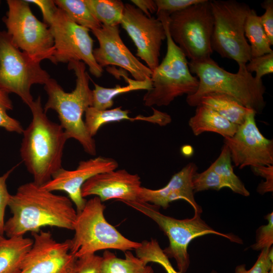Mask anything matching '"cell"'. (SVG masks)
I'll return each instance as SVG.
<instances>
[{
  "mask_svg": "<svg viewBox=\"0 0 273 273\" xmlns=\"http://www.w3.org/2000/svg\"><path fill=\"white\" fill-rule=\"evenodd\" d=\"M33 244L20 273H72L77 258L70 252V241L60 242L49 232L32 233Z\"/></svg>",
  "mask_w": 273,
  "mask_h": 273,
  "instance_id": "9a60e30c",
  "label": "cell"
},
{
  "mask_svg": "<svg viewBox=\"0 0 273 273\" xmlns=\"http://www.w3.org/2000/svg\"><path fill=\"white\" fill-rule=\"evenodd\" d=\"M68 68L73 70L76 76L74 89L66 92L55 79L51 78L44 85L48 99L43 109L46 113L49 110L55 111L68 139L77 140L86 153L95 155V141L88 133L82 118L86 109L93 104L90 78L85 64L81 61L69 62Z\"/></svg>",
  "mask_w": 273,
  "mask_h": 273,
  "instance_id": "277c9868",
  "label": "cell"
},
{
  "mask_svg": "<svg viewBox=\"0 0 273 273\" xmlns=\"http://www.w3.org/2000/svg\"><path fill=\"white\" fill-rule=\"evenodd\" d=\"M261 6L265 10V12L260 16V21L272 46L273 44V1L265 0L261 3Z\"/></svg>",
  "mask_w": 273,
  "mask_h": 273,
  "instance_id": "ab89813d",
  "label": "cell"
},
{
  "mask_svg": "<svg viewBox=\"0 0 273 273\" xmlns=\"http://www.w3.org/2000/svg\"><path fill=\"white\" fill-rule=\"evenodd\" d=\"M141 178L124 169L97 174L82 186L83 198L95 195L103 202L110 199L121 202L139 201ZM140 202V201H139Z\"/></svg>",
  "mask_w": 273,
  "mask_h": 273,
  "instance_id": "ac0fdd59",
  "label": "cell"
},
{
  "mask_svg": "<svg viewBox=\"0 0 273 273\" xmlns=\"http://www.w3.org/2000/svg\"><path fill=\"white\" fill-rule=\"evenodd\" d=\"M1 1H0V5H1Z\"/></svg>",
  "mask_w": 273,
  "mask_h": 273,
  "instance_id": "ee69618b",
  "label": "cell"
},
{
  "mask_svg": "<svg viewBox=\"0 0 273 273\" xmlns=\"http://www.w3.org/2000/svg\"><path fill=\"white\" fill-rule=\"evenodd\" d=\"M56 5L76 24L93 30L102 25L94 17L84 0H55Z\"/></svg>",
  "mask_w": 273,
  "mask_h": 273,
  "instance_id": "f1b7e54d",
  "label": "cell"
},
{
  "mask_svg": "<svg viewBox=\"0 0 273 273\" xmlns=\"http://www.w3.org/2000/svg\"><path fill=\"white\" fill-rule=\"evenodd\" d=\"M33 242V239L24 236L4 237L0 240V273H20Z\"/></svg>",
  "mask_w": 273,
  "mask_h": 273,
  "instance_id": "7402d4cb",
  "label": "cell"
},
{
  "mask_svg": "<svg viewBox=\"0 0 273 273\" xmlns=\"http://www.w3.org/2000/svg\"><path fill=\"white\" fill-rule=\"evenodd\" d=\"M253 172L265 178V181L261 183L257 188L260 194L273 191V165H261L251 167Z\"/></svg>",
  "mask_w": 273,
  "mask_h": 273,
  "instance_id": "74e56055",
  "label": "cell"
},
{
  "mask_svg": "<svg viewBox=\"0 0 273 273\" xmlns=\"http://www.w3.org/2000/svg\"><path fill=\"white\" fill-rule=\"evenodd\" d=\"M238 64L237 73L230 72L221 68L211 57L190 61L191 73L199 80L196 92L187 96L186 102L191 107H197L201 97L210 93L222 94L231 97L245 107L261 113L266 103L264 98L266 87L262 79H257L246 68V64Z\"/></svg>",
  "mask_w": 273,
  "mask_h": 273,
  "instance_id": "3957f363",
  "label": "cell"
},
{
  "mask_svg": "<svg viewBox=\"0 0 273 273\" xmlns=\"http://www.w3.org/2000/svg\"><path fill=\"white\" fill-rule=\"evenodd\" d=\"M33 59L18 48L6 31H0V90L14 93L29 106L34 101L33 84H45L51 78Z\"/></svg>",
  "mask_w": 273,
  "mask_h": 273,
  "instance_id": "30bf717a",
  "label": "cell"
},
{
  "mask_svg": "<svg viewBox=\"0 0 273 273\" xmlns=\"http://www.w3.org/2000/svg\"><path fill=\"white\" fill-rule=\"evenodd\" d=\"M268 223L258 228L256 231L255 243L250 247L255 251L270 248L273 244V212L265 215Z\"/></svg>",
  "mask_w": 273,
  "mask_h": 273,
  "instance_id": "e575fe53",
  "label": "cell"
},
{
  "mask_svg": "<svg viewBox=\"0 0 273 273\" xmlns=\"http://www.w3.org/2000/svg\"><path fill=\"white\" fill-rule=\"evenodd\" d=\"M194 193L208 190L219 191L227 185L223 179L209 167L201 173L194 174L193 180Z\"/></svg>",
  "mask_w": 273,
  "mask_h": 273,
  "instance_id": "4dcf8cb0",
  "label": "cell"
},
{
  "mask_svg": "<svg viewBox=\"0 0 273 273\" xmlns=\"http://www.w3.org/2000/svg\"><path fill=\"white\" fill-rule=\"evenodd\" d=\"M255 115L250 109L234 135L224 138L232 161L240 169L249 166L273 165V141L261 133L256 123Z\"/></svg>",
  "mask_w": 273,
  "mask_h": 273,
  "instance_id": "4fadbf2b",
  "label": "cell"
},
{
  "mask_svg": "<svg viewBox=\"0 0 273 273\" xmlns=\"http://www.w3.org/2000/svg\"><path fill=\"white\" fill-rule=\"evenodd\" d=\"M43 22L48 25L54 39L50 61L54 64L81 61L93 76L99 78L102 75L103 69L94 56V40L88 29L76 24L57 6Z\"/></svg>",
  "mask_w": 273,
  "mask_h": 273,
  "instance_id": "8fae6325",
  "label": "cell"
},
{
  "mask_svg": "<svg viewBox=\"0 0 273 273\" xmlns=\"http://www.w3.org/2000/svg\"><path fill=\"white\" fill-rule=\"evenodd\" d=\"M152 109L154 111L152 115H139L135 117H130L129 116V111L122 109L121 107L107 110H99L93 107H89L84 113V124L88 133L93 138L102 125L112 122L142 120L160 126L166 125L171 122V117L167 113L153 108Z\"/></svg>",
  "mask_w": 273,
  "mask_h": 273,
  "instance_id": "ffe728a7",
  "label": "cell"
},
{
  "mask_svg": "<svg viewBox=\"0 0 273 273\" xmlns=\"http://www.w3.org/2000/svg\"><path fill=\"white\" fill-rule=\"evenodd\" d=\"M124 258L118 257L105 250L98 273H154L151 266L145 264L130 251L124 252Z\"/></svg>",
  "mask_w": 273,
  "mask_h": 273,
  "instance_id": "d4e9b609",
  "label": "cell"
},
{
  "mask_svg": "<svg viewBox=\"0 0 273 273\" xmlns=\"http://www.w3.org/2000/svg\"><path fill=\"white\" fill-rule=\"evenodd\" d=\"M8 10L3 18L13 43L34 60L51 61L54 39L47 24L33 14L26 0H7Z\"/></svg>",
  "mask_w": 273,
  "mask_h": 273,
  "instance_id": "7c38bea8",
  "label": "cell"
},
{
  "mask_svg": "<svg viewBox=\"0 0 273 273\" xmlns=\"http://www.w3.org/2000/svg\"><path fill=\"white\" fill-rule=\"evenodd\" d=\"M210 3L213 17V51L238 64H246L252 57L244 25L251 8L236 0H213Z\"/></svg>",
  "mask_w": 273,
  "mask_h": 273,
  "instance_id": "ba28073f",
  "label": "cell"
},
{
  "mask_svg": "<svg viewBox=\"0 0 273 273\" xmlns=\"http://www.w3.org/2000/svg\"><path fill=\"white\" fill-rule=\"evenodd\" d=\"M106 206L97 196L86 201L74 222L73 238L70 240V252L77 258L100 250L116 249L123 252L135 250L141 242L123 236L106 219Z\"/></svg>",
  "mask_w": 273,
  "mask_h": 273,
  "instance_id": "8992f818",
  "label": "cell"
},
{
  "mask_svg": "<svg viewBox=\"0 0 273 273\" xmlns=\"http://www.w3.org/2000/svg\"><path fill=\"white\" fill-rule=\"evenodd\" d=\"M124 203L154 220L167 236L169 245L163 252L169 258L175 259L179 273H186L189 267L188 247L196 238L213 234L223 237L232 242L243 243L242 239L235 235L223 234L212 229L201 218L200 213H195L191 218L178 219L162 214L159 210L160 207L149 203Z\"/></svg>",
  "mask_w": 273,
  "mask_h": 273,
  "instance_id": "52a82bcc",
  "label": "cell"
},
{
  "mask_svg": "<svg viewBox=\"0 0 273 273\" xmlns=\"http://www.w3.org/2000/svg\"><path fill=\"white\" fill-rule=\"evenodd\" d=\"M204 0H155L156 14L163 12L168 16Z\"/></svg>",
  "mask_w": 273,
  "mask_h": 273,
  "instance_id": "d590c367",
  "label": "cell"
},
{
  "mask_svg": "<svg viewBox=\"0 0 273 273\" xmlns=\"http://www.w3.org/2000/svg\"><path fill=\"white\" fill-rule=\"evenodd\" d=\"M120 24L136 48V56L153 71L159 64L160 52L166 33L162 22L148 17L133 5L125 4Z\"/></svg>",
  "mask_w": 273,
  "mask_h": 273,
  "instance_id": "5bb4252c",
  "label": "cell"
},
{
  "mask_svg": "<svg viewBox=\"0 0 273 273\" xmlns=\"http://www.w3.org/2000/svg\"><path fill=\"white\" fill-rule=\"evenodd\" d=\"M12 216L5 222L8 238L24 236L45 226L73 230L77 211L69 197L55 194L33 181L20 186L8 206Z\"/></svg>",
  "mask_w": 273,
  "mask_h": 273,
  "instance_id": "6da1fadb",
  "label": "cell"
},
{
  "mask_svg": "<svg viewBox=\"0 0 273 273\" xmlns=\"http://www.w3.org/2000/svg\"><path fill=\"white\" fill-rule=\"evenodd\" d=\"M8 93L0 90V127L11 132L22 133L24 129L20 122L9 116L7 112L13 109Z\"/></svg>",
  "mask_w": 273,
  "mask_h": 273,
  "instance_id": "1f68e13d",
  "label": "cell"
},
{
  "mask_svg": "<svg viewBox=\"0 0 273 273\" xmlns=\"http://www.w3.org/2000/svg\"><path fill=\"white\" fill-rule=\"evenodd\" d=\"M28 107L32 119L22 132L20 155L33 181L42 186L62 168L63 151L68 138L60 124L48 118L40 96Z\"/></svg>",
  "mask_w": 273,
  "mask_h": 273,
  "instance_id": "7a4b0ae2",
  "label": "cell"
},
{
  "mask_svg": "<svg viewBox=\"0 0 273 273\" xmlns=\"http://www.w3.org/2000/svg\"><path fill=\"white\" fill-rule=\"evenodd\" d=\"M207 107L231 122L238 125L245 121L251 109L247 108L233 98L228 95L210 93L200 99L198 105Z\"/></svg>",
  "mask_w": 273,
  "mask_h": 273,
  "instance_id": "603a6c76",
  "label": "cell"
},
{
  "mask_svg": "<svg viewBox=\"0 0 273 273\" xmlns=\"http://www.w3.org/2000/svg\"><path fill=\"white\" fill-rule=\"evenodd\" d=\"M93 15L102 25L120 24L124 4L119 0H84Z\"/></svg>",
  "mask_w": 273,
  "mask_h": 273,
  "instance_id": "83f0119b",
  "label": "cell"
},
{
  "mask_svg": "<svg viewBox=\"0 0 273 273\" xmlns=\"http://www.w3.org/2000/svg\"><path fill=\"white\" fill-rule=\"evenodd\" d=\"M15 167L8 170L3 175L0 176V233L4 234V227L5 224V214L6 207L11 195L7 189V180Z\"/></svg>",
  "mask_w": 273,
  "mask_h": 273,
  "instance_id": "f35d334b",
  "label": "cell"
},
{
  "mask_svg": "<svg viewBox=\"0 0 273 273\" xmlns=\"http://www.w3.org/2000/svg\"><path fill=\"white\" fill-rule=\"evenodd\" d=\"M195 114L189 120V125L193 134L198 136L205 132L218 133L223 138L231 137L238 126L205 106L196 107Z\"/></svg>",
  "mask_w": 273,
  "mask_h": 273,
  "instance_id": "44dd1931",
  "label": "cell"
},
{
  "mask_svg": "<svg viewBox=\"0 0 273 273\" xmlns=\"http://www.w3.org/2000/svg\"><path fill=\"white\" fill-rule=\"evenodd\" d=\"M4 237L3 235L0 233V240Z\"/></svg>",
  "mask_w": 273,
  "mask_h": 273,
  "instance_id": "b9f144b4",
  "label": "cell"
},
{
  "mask_svg": "<svg viewBox=\"0 0 273 273\" xmlns=\"http://www.w3.org/2000/svg\"><path fill=\"white\" fill-rule=\"evenodd\" d=\"M99 42L94 50V58L103 68L109 65L127 71L137 80L151 79L152 71L141 63L125 46L120 35L118 26L102 25L92 31Z\"/></svg>",
  "mask_w": 273,
  "mask_h": 273,
  "instance_id": "2e32d148",
  "label": "cell"
},
{
  "mask_svg": "<svg viewBox=\"0 0 273 273\" xmlns=\"http://www.w3.org/2000/svg\"><path fill=\"white\" fill-rule=\"evenodd\" d=\"M244 33L249 42L252 58L273 52L271 44L261 24L260 16L251 9L245 20Z\"/></svg>",
  "mask_w": 273,
  "mask_h": 273,
  "instance_id": "484cf974",
  "label": "cell"
},
{
  "mask_svg": "<svg viewBox=\"0 0 273 273\" xmlns=\"http://www.w3.org/2000/svg\"><path fill=\"white\" fill-rule=\"evenodd\" d=\"M117 162L111 158L99 156L80 161L74 170L61 168L51 180L41 186L50 191H61L66 192L76 207L77 213L84 208L86 200L81 195L83 185L92 176L116 169Z\"/></svg>",
  "mask_w": 273,
  "mask_h": 273,
  "instance_id": "e0dca14e",
  "label": "cell"
},
{
  "mask_svg": "<svg viewBox=\"0 0 273 273\" xmlns=\"http://www.w3.org/2000/svg\"><path fill=\"white\" fill-rule=\"evenodd\" d=\"M229 149L223 144L217 158L209 166L223 179L230 188L235 193L247 197L249 192L234 171Z\"/></svg>",
  "mask_w": 273,
  "mask_h": 273,
  "instance_id": "4316f807",
  "label": "cell"
},
{
  "mask_svg": "<svg viewBox=\"0 0 273 273\" xmlns=\"http://www.w3.org/2000/svg\"><path fill=\"white\" fill-rule=\"evenodd\" d=\"M246 70L250 73L255 72L257 79L273 72V52L252 58L246 64Z\"/></svg>",
  "mask_w": 273,
  "mask_h": 273,
  "instance_id": "836d02e7",
  "label": "cell"
},
{
  "mask_svg": "<svg viewBox=\"0 0 273 273\" xmlns=\"http://www.w3.org/2000/svg\"><path fill=\"white\" fill-rule=\"evenodd\" d=\"M102 260V256L95 254L77 258L72 273H98Z\"/></svg>",
  "mask_w": 273,
  "mask_h": 273,
  "instance_id": "8d00e7d4",
  "label": "cell"
},
{
  "mask_svg": "<svg viewBox=\"0 0 273 273\" xmlns=\"http://www.w3.org/2000/svg\"><path fill=\"white\" fill-rule=\"evenodd\" d=\"M157 15L165 28L167 51L161 63L152 71V87L143 97L144 105L150 107L168 106L178 97L195 94L199 86V80L191 73L187 57L170 36L169 16L163 12Z\"/></svg>",
  "mask_w": 273,
  "mask_h": 273,
  "instance_id": "5b68a950",
  "label": "cell"
},
{
  "mask_svg": "<svg viewBox=\"0 0 273 273\" xmlns=\"http://www.w3.org/2000/svg\"><path fill=\"white\" fill-rule=\"evenodd\" d=\"M130 2L148 17H151V14L156 13L157 7L155 1L131 0Z\"/></svg>",
  "mask_w": 273,
  "mask_h": 273,
  "instance_id": "60d3db41",
  "label": "cell"
},
{
  "mask_svg": "<svg viewBox=\"0 0 273 273\" xmlns=\"http://www.w3.org/2000/svg\"><path fill=\"white\" fill-rule=\"evenodd\" d=\"M210 273H218L216 270H212Z\"/></svg>",
  "mask_w": 273,
  "mask_h": 273,
  "instance_id": "7bdbcfd3",
  "label": "cell"
},
{
  "mask_svg": "<svg viewBox=\"0 0 273 273\" xmlns=\"http://www.w3.org/2000/svg\"><path fill=\"white\" fill-rule=\"evenodd\" d=\"M168 28L173 41L190 61L211 57L213 17L210 1L170 15Z\"/></svg>",
  "mask_w": 273,
  "mask_h": 273,
  "instance_id": "9c48e42d",
  "label": "cell"
},
{
  "mask_svg": "<svg viewBox=\"0 0 273 273\" xmlns=\"http://www.w3.org/2000/svg\"><path fill=\"white\" fill-rule=\"evenodd\" d=\"M139 247L135 250L136 256L141 259L145 264L153 262L160 264L166 273H179L172 266L169 258L160 247L158 241L151 239L141 242Z\"/></svg>",
  "mask_w": 273,
  "mask_h": 273,
  "instance_id": "f546056e",
  "label": "cell"
},
{
  "mask_svg": "<svg viewBox=\"0 0 273 273\" xmlns=\"http://www.w3.org/2000/svg\"><path fill=\"white\" fill-rule=\"evenodd\" d=\"M197 169V165L190 162L175 173L163 188L152 190L142 187L139 193V201L166 209L170 203L183 199L191 205L195 213L201 214L202 209L195 199L192 183Z\"/></svg>",
  "mask_w": 273,
  "mask_h": 273,
  "instance_id": "d6986e66",
  "label": "cell"
},
{
  "mask_svg": "<svg viewBox=\"0 0 273 273\" xmlns=\"http://www.w3.org/2000/svg\"><path fill=\"white\" fill-rule=\"evenodd\" d=\"M120 75L127 82V85L121 86L116 85L115 87H105L94 83L95 88L92 90V106L99 110L110 109L114 104V99L116 96L132 91L150 89L152 87L151 79L145 80H137L128 78L123 73Z\"/></svg>",
  "mask_w": 273,
  "mask_h": 273,
  "instance_id": "cb8c5ba5",
  "label": "cell"
},
{
  "mask_svg": "<svg viewBox=\"0 0 273 273\" xmlns=\"http://www.w3.org/2000/svg\"><path fill=\"white\" fill-rule=\"evenodd\" d=\"M235 273H273V247L260 251L252 267L247 269L244 264L237 265Z\"/></svg>",
  "mask_w": 273,
  "mask_h": 273,
  "instance_id": "d6a6232c",
  "label": "cell"
}]
</instances>
